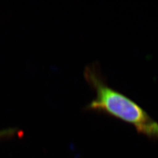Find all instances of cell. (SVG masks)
Segmentation results:
<instances>
[{
	"mask_svg": "<svg viewBox=\"0 0 158 158\" xmlns=\"http://www.w3.org/2000/svg\"><path fill=\"white\" fill-rule=\"evenodd\" d=\"M84 77L96 92L95 98L86 105L85 111L117 118L132 125L140 134L145 135L155 121L132 99L109 86L98 64L93 63L86 66L84 71Z\"/></svg>",
	"mask_w": 158,
	"mask_h": 158,
	"instance_id": "1",
	"label": "cell"
},
{
	"mask_svg": "<svg viewBox=\"0 0 158 158\" xmlns=\"http://www.w3.org/2000/svg\"><path fill=\"white\" fill-rule=\"evenodd\" d=\"M145 135L152 138H158V123L157 122L154 121L152 123Z\"/></svg>",
	"mask_w": 158,
	"mask_h": 158,
	"instance_id": "2",
	"label": "cell"
},
{
	"mask_svg": "<svg viewBox=\"0 0 158 158\" xmlns=\"http://www.w3.org/2000/svg\"><path fill=\"white\" fill-rule=\"evenodd\" d=\"M17 133L15 128H6V129L0 130V139L7 137L13 136Z\"/></svg>",
	"mask_w": 158,
	"mask_h": 158,
	"instance_id": "3",
	"label": "cell"
}]
</instances>
